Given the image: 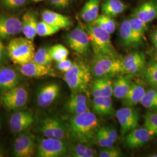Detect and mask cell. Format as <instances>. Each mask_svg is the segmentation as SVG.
Wrapping results in <instances>:
<instances>
[{"label":"cell","mask_w":157,"mask_h":157,"mask_svg":"<svg viewBox=\"0 0 157 157\" xmlns=\"http://www.w3.org/2000/svg\"><path fill=\"white\" fill-rule=\"evenodd\" d=\"M19 66V71L20 73L25 77L38 78L55 75L54 71L50 66L40 65L33 61Z\"/></svg>","instance_id":"16"},{"label":"cell","mask_w":157,"mask_h":157,"mask_svg":"<svg viewBox=\"0 0 157 157\" xmlns=\"http://www.w3.org/2000/svg\"><path fill=\"white\" fill-rule=\"evenodd\" d=\"M67 41L71 48L78 56H85L88 54L90 46L89 36L80 24L67 34Z\"/></svg>","instance_id":"8"},{"label":"cell","mask_w":157,"mask_h":157,"mask_svg":"<svg viewBox=\"0 0 157 157\" xmlns=\"http://www.w3.org/2000/svg\"><path fill=\"white\" fill-rule=\"evenodd\" d=\"M21 77L11 67H0V92L2 93L17 86Z\"/></svg>","instance_id":"17"},{"label":"cell","mask_w":157,"mask_h":157,"mask_svg":"<svg viewBox=\"0 0 157 157\" xmlns=\"http://www.w3.org/2000/svg\"><path fill=\"white\" fill-rule=\"evenodd\" d=\"M100 157H120L122 156L121 149L113 146L109 147H103L98 154Z\"/></svg>","instance_id":"40"},{"label":"cell","mask_w":157,"mask_h":157,"mask_svg":"<svg viewBox=\"0 0 157 157\" xmlns=\"http://www.w3.org/2000/svg\"><path fill=\"white\" fill-rule=\"evenodd\" d=\"M90 69L96 78H110L123 74L122 59L119 56L94 54Z\"/></svg>","instance_id":"2"},{"label":"cell","mask_w":157,"mask_h":157,"mask_svg":"<svg viewBox=\"0 0 157 157\" xmlns=\"http://www.w3.org/2000/svg\"><path fill=\"white\" fill-rule=\"evenodd\" d=\"M41 17L45 22L60 29L67 28L72 25L71 20L69 17L50 10H46L42 12Z\"/></svg>","instance_id":"20"},{"label":"cell","mask_w":157,"mask_h":157,"mask_svg":"<svg viewBox=\"0 0 157 157\" xmlns=\"http://www.w3.org/2000/svg\"><path fill=\"white\" fill-rule=\"evenodd\" d=\"M152 135L146 128L133 129L124 138V144L130 148L143 146L150 140Z\"/></svg>","instance_id":"18"},{"label":"cell","mask_w":157,"mask_h":157,"mask_svg":"<svg viewBox=\"0 0 157 157\" xmlns=\"http://www.w3.org/2000/svg\"><path fill=\"white\" fill-rule=\"evenodd\" d=\"M22 24L25 37L33 41L37 34L38 22L36 15L33 12H27L23 16Z\"/></svg>","instance_id":"23"},{"label":"cell","mask_w":157,"mask_h":157,"mask_svg":"<svg viewBox=\"0 0 157 157\" xmlns=\"http://www.w3.org/2000/svg\"><path fill=\"white\" fill-rule=\"evenodd\" d=\"M34 2H40V1H44V0H32Z\"/></svg>","instance_id":"52"},{"label":"cell","mask_w":157,"mask_h":157,"mask_svg":"<svg viewBox=\"0 0 157 157\" xmlns=\"http://www.w3.org/2000/svg\"><path fill=\"white\" fill-rule=\"evenodd\" d=\"M93 109L100 115H111L114 113L111 97H95L93 100Z\"/></svg>","instance_id":"24"},{"label":"cell","mask_w":157,"mask_h":157,"mask_svg":"<svg viewBox=\"0 0 157 157\" xmlns=\"http://www.w3.org/2000/svg\"><path fill=\"white\" fill-rule=\"evenodd\" d=\"M33 113L30 110L18 111L12 114L10 119V127L14 133H20L27 130L33 124Z\"/></svg>","instance_id":"13"},{"label":"cell","mask_w":157,"mask_h":157,"mask_svg":"<svg viewBox=\"0 0 157 157\" xmlns=\"http://www.w3.org/2000/svg\"><path fill=\"white\" fill-rule=\"evenodd\" d=\"M146 93V89L142 85L132 82L127 94L122 99L124 105L130 107L137 105L140 103Z\"/></svg>","instance_id":"21"},{"label":"cell","mask_w":157,"mask_h":157,"mask_svg":"<svg viewBox=\"0 0 157 157\" xmlns=\"http://www.w3.org/2000/svg\"><path fill=\"white\" fill-rule=\"evenodd\" d=\"M150 157H157V154H152L151 155H150Z\"/></svg>","instance_id":"49"},{"label":"cell","mask_w":157,"mask_h":157,"mask_svg":"<svg viewBox=\"0 0 157 157\" xmlns=\"http://www.w3.org/2000/svg\"><path fill=\"white\" fill-rule=\"evenodd\" d=\"M71 0H50L51 4L57 8H65L67 7Z\"/></svg>","instance_id":"44"},{"label":"cell","mask_w":157,"mask_h":157,"mask_svg":"<svg viewBox=\"0 0 157 157\" xmlns=\"http://www.w3.org/2000/svg\"><path fill=\"white\" fill-rule=\"evenodd\" d=\"M88 144L77 143L73 146H70L68 156L73 157H94L97 152L94 149L87 146Z\"/></svg>","instance_id":"28"},{"label":"cell","mask_w":157,"mask_h":157,"mask_svg":"<svg viewBox=\"0 0 157 157\" xmlns=\"http://www.w3.org/2000/svg\"><path fill=\"white\" fill-rule=\"evenodd\" d=\"M60 29L52 26L50 24L41 21L37 25V35L41 37H46L56 33Z\"/></svg>","instance_id":"37"},{"label":"cell","mask_w":157,"mask_h":157,"mask_svg":"<svg viewBox=\"0 0 157 157\" xmlns=\"http://www.w3.org/2000/svg\"><path fill=\"white\" fill-rule=\"evenodd\" d=\"M39 131L45 137L66 139L67 137V124L56 118H46L39 126Z\"/></svg>","instance_id":"9"},{"label":"cell","mask_w":157,"mask_h":157,"mask_svg":"<svg viewBox=\"0 0 157 157\" xmlns=\"http://www.w3.org/2000/svg\"><path fill=\"white\" fill-rule=\"evenodd\" d=\"M144 128L150 134L157 136V112H148L144 117Z\"/></svg>","instance_id":"34"},{"label":"cell","mask_w":157,"mask_h":157,"mask_svg":"<svg viewBox=\"0 0 157 157\" xmlns=\"http://www.w3.org/2000/svg\"><path fill=\"white\" fill-rule=\"evenodd\" d=\"M70 144L63 139L46 137L40 139L37 146L39 157H60L68 155Z\"/></svg>","instance_id":"6"},{"label":"cell","mask_w":157,"mask_h":157,"mask_svg":"<svg viewBox=\"0 0 157 157\" xmlns=\"http://www.w3.org/2000/svg\"><path fill=\"white\" fill-rule=\"evenodd\" d=\"M91 69L83 63H73L64 75V80L72 93H85L91 80Z\"/></svg>","instance_id":"3"},{"label":"cell","mask_w":157,"mask_h":157,"mask_svg":"<svg viewBox=\"0 0 157 157\" xmlns=\"http://www.w3.org/2000/svg\"><path fill=\"white\" fill-rule=\"evenodd\" d=\"M132 15L146 23L151 22L157 18V2L149 1L141 4L135 9Z\"/></svg>","instance_id":"19"},{"label":"cell","mask_w":157,"mask_h":157,"mask_svg":"<svg viewBox=\"0 0 157 157\" xmlns=\"http://www.w3.org/2000/svg\"><path fill=\"white\" fill-rule=\"evenodd\" d=\"M154 61H156V60H157V51L155 52V56H154Z\"/></svg>","instance_id":"48"},{"label":"cell","mask_w":157,"mask_h":157,"mask_svg":"<svg viewBox=\"0 0 157 157\" xmlns=\"http://www.w3.org/2000/svg\"><path fill=\"white\" fill-rule=\"evenodd\" d=\"M53 61V59L50 53V48H40L35 52L33 62L43 65L50 66Z\"/></svg>","instance_id":"31"},{"label":"cell","mask_w":157,"mask_h":157,"mask_svg":"<svg viewBox=\"0 0 157 157\" xmlns=\"http://www.w3.org/2000/svg\"><path fill=\"white\" fill-rule=\"evenodd\" d=\"M119 36L122 43L126 47H133L140 45L144 37L136 33L131 28L128 19H124L120 25Z\"/></svg>","instance_id":"15"},{"label":"cell","mask_w":157,"mask_h":157,"mask_svg":"<svg viewBox=\"0 0 157 157\" xmlns=\"http://www.w3.org/2000/svg\"><path fill=\"white\" fill-rule=\"evenodd\" d=\"M6 50L10 59L19 65L32 61L36 52L33 41L26 37H17L11 40Z\"/></svg>","instance_id":"5"},{"label":"cell","mask_w":157,"mask_h":157,"mask_svg":"<svg viewBox=\"0 0 157 157\" xmlns=\"http://www.w3.org/2000/svg\"><path fill=\"white\" fill-rule=\"evenodd\" d=\"M73 62L69 59H64L59 62H56V67L59 71L62 72H67L73 66Z\"/></svg>","instance_id":"43"},{"label":"cell","mask_w":157,"mask_h":157,"mask_svg":"<svg viewBox=\"0 0 157 157\" xmlns=\"http://www.w3.org/2000/svg\"><path fill=\"white\" fill-rule=\"evenodd\" d=\"M36 148V139L33 135L29 132H23L15 141L13 153L15 157H32Z\"/></svg>","instance_id":"10"},{"label":"cell","mask_w":157,"mask_h":157,"mask_svg":"<svg viewBox=\"0 0 157 157\" xmlns=\"http://www.w3.org/2000/svg\"><path fill=\"white\" fill-rule=\"evenodd\" d=\"M154 62H155V63L157 64V60H156V61H154Z\"/></svg>","instance_id":"53"},{"label":"cell","mask_w":157,"mask_h":157,"mask_svg":"<svg viewBox=\"0 0 157 157\" xmlns=\"http://www.w3.org/2000/svg\"><path fill=\"white\" fill-rule=\"evenodd\" d=\"M7 56L8 57L6 48L0 39V65L6 62Z\"/></svg>","instance_id":"46"},{"label":"cell","mask_w":157,"mask_h":157,"mask_svg":"<svg viewBox=\"0 0 157 157\" xmlns=\"http://www.w3.org/2000/svg\"><path fill=\"white\" fill-rule=\"evenodd\" d=\"M60 86L56 83H51L40 88L36 98L37 105L41 108H47L56 100L60 93Z\"/></svg>","instance_id":"12"},{"label":"cell","mask_w":157,"mask_h":157,"mask_svg":"<svg viewBox=\"0 0 157 157\" xmlns=\"http://www.w3.org/2000/svg\"><path fill=\"white\" fill-rule=\"evenodd\" d=\"M140 104L147 109L157 112V90L155 89L147 91Z\"/></svg>","instance_id":"30"},{"label":"cell","mask_w":157,"mask_h":157,"mask_svg":"<svg viewBox=\"0 0 157 157\" xmlns=\"http://www.w3.org/2000/svg\"><path fill=\"white\" fill-rule=\"evenodd\" d=\"M2 127V124H1V116H0V129H1Z\"/></svg>","instance_id":"51"},{"label":"cell","mask_w":157,"mask_h":157,"mask_svg":"<svg viewBox=\"0 0 157 157\" xmlns=\"http://www.w3.org/2000/svg\"><path fill=\"white\" fill-rule=\"evenodd\" d=\"M65 110L67 112L70 113L73 115L81 114L84 112L90 111V109L87 105V104H82L77 105H74L72 107H67L65 108Z\"/></svg>","instance_id":"41"},{"label":"cell","mask_w":157,"mask_h":157,"mask_svg":"<svg viewBox=\"0 0 157 157\" xmlns=\"http://www.w3.org/2000/svg\"><path fill=\"white\" fill-rule=\"evenodd\" d=\"M3 156H4V155H3L2 151V150H0V157H3Z\"/></svg>","instance_id":"50"},{"label":"cell","mask_w":157,"mask_h":157,"mask_svg":"<svg viewBox=\"0 0 157 157\" xmlns=\"http://www.w3.org/2000/svg\"><path fill=\"white\" fill-rule=\"evenodd\" d=\"M132 76L126 75L118 78L113 83V95L118 99H124L132 84Z\"/></svg>","instance_id":"27"},{"label":"cell","mask_w":157,"mask_h":157,"mask_svg":"<svg viewBox=\"0 0 157 157\" xmlns=\"http://www.w3.org/2000/svg\"><path fill=\"white\" fill-rule=\"evenodd\" d=\"M88 98L84 93H72L65 104V108L72 107L82 104H87Z\"/></svg>","instance_id":"39"},{"label":"cell","mask_w":157,"mask_h":157,"mask_svg":"<svg viewBox=\"0 0 157 157\" xmlns=\"http://www.w3.org/2000/svg\"><path fill=\"white\" fill-rule=\"evenodd\" d=\"M151 39L153 45L157 48V28L152 33Z\"/></svg>","instance_id":"47"},{"label":"cell","mask_w":157,"mask_h":157,"mask_svg":"<svg viewBox=\"0 0 157 157\" xmlns=\"http://www.w3.org/2000/svg\"><path fill=\"white\" fill-rule=\"evenodd\" d=\"M1 4L8 9H15L24 6L27 0H0Z\"/></svg>","instance_id":"42"},{"label":"cell","mask_w":157,"mask_h":157,"mask_svg":"<svg viewBox=\"0 0 157 157\" xmlns=\"http://www.w3.org/2000/svg\"><path fill=\"white\" fill-rule=\"evenodd\" d=\"M128 20L132 30L136 33L144 37L145 33L148 29L147 23L133 15L130 17Z\"/></svg>","instance_id":"35"},{"label":"cell","mask_w":157,"mask_h":157,"mask_svg":"<svg viewBox=\"0 0 157 157\" xmlns=\"http://www.w3.org/2000/svg\"><path fill=\"white\" fill-rule=\"evenodd\" d=\"M115 115L118 119L119 123L120 124L121 132L122 135H124L129 133V132H130L133 129H135L138 125V124L127 118L119 110L116 112Z\"/></svg>","instance_id":"32"},{"label":"cell","mask_w":157,"mask_h":157,"mask_svg":"<svg viewBox=\"0 0 157 157\" xmlns=\"http://www.w3.org/2000/svg\"><path fill=\"white\" fill-rule=\"evenodd\" d=\"M95 141L98 146L102 148L112 147L115 143L108 136L104 129V126L99 128V129L97 130L95 135Z\"/></svg>","instance_id":"36"},{"label":"cell","mask_w":157,"mask_h":157,"mask_svg":"<svg viewBox=\"0 0 157 157\" xmlns=\"http://www.w3.org/2000/svg\"><path fill=\"white\" fill-rule=\"evenodd\" d=\"M28 98L27 90L24 87L17 86L2 94L0 103L8 111H17L26 105Z\"/></svg>","instance_id":"7"},{"label":"cell","mask_w":157,"mask_h":157,"mask_svg":"<svg viewBox=\"0 0 157 157\" xmlns=\"http://www.w3.org/2000/svg\"><path fill=\"white\" fill-rule=\"evenodd\" d=\"M101 0H88L82 8L80 15L86 22L91 23L99 16Z\"/></svg>","instance_id":"26"},{"label":"cell","mask_w":157,"mask_h":157,"mask_svg":"<svg viewBox=\"0 0 157 157\" xmlns=\"http://www.w3.org/2000/svg\"><path fill=\"white\" fill-rule=\"evenodd\" d=\"M146 58L141 52H133L122 59L123 74L133 76L145 69Z\"/></svg>","instance_id":"11"},{"label":"cell","mask_w":157,"mask_h":157,"mask_svg":"<svg viewBox=\"0 0 157 157\" xmlns=\"http://www.w3.org/2000/svg\"><path fill=\"white\" fill-rule=\"evenodd\" d=\"M145 77L147 81L154 86H157V64L155 62H152L150 63L144 69Z\"/></svg>","instance_id":"38"},{"label":"cell","mask_w":157,"mask_h":157,"mask_svg":"<svg viewBox=\"0 0 157 157\" xmlns=\"http://www.w3.org/2000/svg\"><path fill=\"white\" fill-rule=\"evenodd\" d=\"M22 32V21L18 17L0 16V39L10 37Z\"/></svg>","instance_id":"14"},{"label":"cell","mask_w":157,"mask_h":157,"mask_svg":"<svg viewBox=\"0 0 157 157\" xmlns=\"http://www.w3.org/2000/svg\"><path fill=\"white\" fill-rule=\"evenodd\" d=\"M67 126L68 138L76 143L89 144L95 141L100 124L95 113L90 111L73 115Z\"/></svg>","instance_id":"1"},{"label":"cell","mask_w":157,"mask_h":157,"mask_svg":"<svg viewBox=\"0 0 157 157\" xmlns=\"http://www.w3.org/2000/svg\"><path fill=\"white\" fill-rule=\"evenodd\" d=\"M155 89H156V90H157V86H155Z\"/></svg>","instance_id":"54"},{"label":"cell","mask_w":157,"mask_h":157,"mask_svg":"<svg viewBox=\"0 0 157 157\" xmlns=\"http://www.w3.org/2000/svg\"><path fill=\"white\" fill-rule=\"evenodd\" d=\"M86 30L94 54L119 56L111 43L110 34L91 23L86 26Z\"/></svg>","instance_id":"4"},{"label":"cell","mask_w":157,"mask_h":157,"mask_svg":"<svg viewBox=\"0 0 157 157\" xmlns=\"http://www.w3.org/2000/svg\"><path fill=\"white\" fill-rule=\"evenodd\" d=\"M91 23L98 26L110 34L114 33L117 28L116 22L113 17L103 14L99 15Z\"/></svg>","instance_id":"29"},{"label":"cell","mask_w":157,"mask_h":157,"mask_svg":"<svg viewBox=\"0 0 157 157\" xmlns=\"http://www.w3.org/2000/svg\"><path fill=\"white\" fill-rule=\"evenodd\" d=\"M50 53L53 60L59 62L67 59L69 51L62 44H56L50 48Z\"/></svg>","instance_id":"33"},{"label":"cell","mask_w":157,"mask_h":157,"mask_svg":"<svg viewBox=\"0 0 157 157\" xmlns=\"http://www.w3.org/2000/svg\"><path fill=\"white\" fill-rule=\"evenodd\" d=\"M126 9V4L121 0H104L101 4L102 14L112 17L121 14Z\"/></svg>","instance_id":"25"},{"label":"cell","mask_w":157,"mask_h":157,"mask_svg":"<svg viewBox=\"0 0 157 157\" xmlns=\"http://www.w3.org/2000/svg\"><path fill=\"white\" fill-rule=\"evenodd\" d=\"M91 94L94 97L113 95V83L110 78H101L94 80L91 86Z\"/></svg>","instance_id":"22"},{"label":"cell","mask_w":157,"mask_h":157,"mask_svg":"<svg viewBox=\"0 0 157 157\" xmlns=\"http://www.w3.org/2000/svg\"><path fill=\"white\" fill-rule=\"evenodd\" d=\"M104 129L109 138L115 143L118 139V133L117 130L111 126H104Z\"/></svg>","instance_id":"45"}]
</instances>
